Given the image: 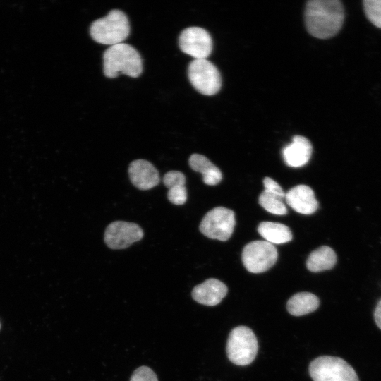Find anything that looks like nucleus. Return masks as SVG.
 Returning a JSON list of instances; mask_svg holds the SVG:
<instances>
[{"label": "nucleus", "instance_id": "obj_6", "mask_svg": "<svg viewBox=\"0 0 381 381\" xmlns=\"http://www.w3.org/2000/svg\"><path fill=\"white\" fill-rule=\"evenodd\" d=\"M188 76L193 87L205 95H213L222 85L220 73L207 59H194L188 65Z\"/></svg>", "mask_w": 381, "mask_h": 381}, {"label": "nucleus", "instance_id": "obj_24", "mask_svg": "<svg viewBox=\"0 0 381 381\" xmlns=\"http://www.w3.org/2000/svg\"><path fill=\"white\" fill-rule=\"evenodd\" d=\"M374 320L378 328L381 329V298L375 308Z\"/></svg>", "mask_w": 381, "mask_h": 381}, {"label": "nucleus", "instance_id": "obj_13", "mask_svg": "<svg viewBox=\"0 0 381 381\" xmlns=\"http://www.w3.org/2000/svg\"><path fill=\"white\" fill-rule=\"evenodd\" d=\"M227 291V286L222 282L210 278L193 288L192 297L200 304L213 306L222 301Z\"/></svg>", "mask_w": 381, "mask_h": 381}, {"label": "nucleus", "instance_id": "obj_12", "mask_svg": "<svg viewBox=\"0 0 381 381\" xmlns=\"http://www.w3.org/2000/svg\"><path fill=\"white\" fill-rule=\"evenodd\" d=\"M287 204L296 212L303 214H311L318 208V202L314 192L306 185H298L285 193Z\"/></svg>", "mask_w": 381, "mask_h": 381}, {"label": "nucleus", "instance_id": "obj_11", "mask_svg": "<svg viewBox=\"0 0 381 381\" xmlns=\"http://www.w3.org/2000/svg\"><path fill=\"white\" fill-rule=\"evenodd\" d=\"M128 174L133 185L143 190L154 188L160 181L157 169L151 162L143 159L131 162Z\"/></svg>", "mask_w": 381, "mask_h": 381}, {"label": "nucleus", "instance_id": "obj_19", "mask_svg": "<svg viewBox=\"0 0 381 381\" xmlns=\"http://www.w3.org/2000/svg\"><path fill=\"white\" fill-rule=\"evenodd\" d=\"M258 233L265 241L272 244H282L292 239L290 229L281 223L262 222L258 228Z\"/></svg>", "mask_w": 381, "mask_h": 381}, {"label": "nucleus", "instance_id": "obj_8", "mask_svg": "<svg viewBox=\"0 0 381 381\" xmlns=\"http://www.w3.org/2000/svg\"><path fill=\"white\" fill-rule=\"evenodd\" d=\"M278 253L272 243L265 241L248 243L242 251V262L246 270L252 273L268 270L277 262Z\"/></svg>", "mask_w": 381, "mask_h": 381}, {"label": "nucleus", "instance_id": "obj_4", "mask_svg": "<svg viewBox=\"0 0 381 381\" xmlns=\"http://www.w3.org/2000/svg\"><path fill=\"white\" fill-rule=\"evenodd\" d=\"M258 344L254 332L246 326L234 328L228 337L226 353L229 361L238 365H247L255 358Z\"/></svg>", "mask_w": 381, "mask_h": 381}, {"label": "nucleus", "instance_id": "obj_14", "mask_svg": "<svg viewBox=\"0 0 381 381\" xmlns=\"http://www.w3.org/2000/svg\"><path fill=\"white\" fill-rule=\"evenodd\" d=\"M311 154V143L301 135L294 136L292 142L282 150L284 161L291 167H300L307 164Z\"/></svg>", "mask_w": 381, "mask_h": 381}, {"label": "nucleus", "instance_id": "obj_9", "mask_svg": "<svg viewBox=\"0 0 381 381\" xmlns=\"http://www.w3.org/2000/svg\"><path fill=\"white\" fill-rule=\"evenodd\" d=\"M180 49L195 59H206L212 50V40L209 32L200 27L183 30L179 37Z\"/></svg>", "mask_w": 381, "mask_h": 381}, {"label": "nucleus", "instance_id": "obj_15", "mask_svg": "<svg viewBox=\"0 0 381 381\" xmlns=\"http://www.w3.org/2000/svg\"><path fill=\"white\" fill-rule=\"evenodd\" d=\"M186 181L185 175L179 171L171 170L164 174L163 183L169 189L167 198L171 203L181 205L186 202Z\"/></svg>", "mask_w": 381, "mask_h": 381}, {"label": "nucleus", "instance_id": "obj_18", "mask_svg": "<svg viewBox=\"0 0 381 381\" xmlns=\"http://www.w3.org/2000/svg\"><path fill=\"white\" fill-rule=\"evenodd\" d=\"M336 262L335 252L330 247L323 246L310 253L306 267L310 272H318L332 269Z\"/></svg>", "mask_w": 381, "mask_h": 381}, {"label": "nucleus", "instance_id": "obj_17", "mask_svg": "<svg viewBox=\"0 0 381 381\" xmlns=\"http://www.w3.org/2000/svg\"><path fill=\"white\" fill-rule=\"evenodd\" d=\"M319 305L318 296L310 292H300L289 299L286 308L291 315L301 316L316 310Z\"/></svg>", "mask_w": 381, "mask_h": 381}, {"label": "nucleus", "instance_id": "obj_3", "mask_svg": "<svg viewBox=\"0 0 381 381\" xmlns=\"http://www.w3.org/2000/svg\"><path fill=\"white\" fill-rule=\"evenodd\" d=\"M90 33L99 44L112 46L122 43L130 33L128 17L120 10H111L106 16L92 23Z\"/></svg>", "mask_w": 381, "mask_h": 381}, {"label": "nucleus", "instance_id": "obj_5", "mask_svg": "<svg viewBox=\"0 0 381 381\" xmlns=\"http://www.w3.org/2000/svg\"><path fill=\"white\" fill-rule=\"evenodd\" d=\"M309 373L313 381H359L358 377L345 360L322 356L312 361Z\"/></svg>", "mask_w": 381, "mask_h": 381}, {"label": "nucleus", "instance_id": "obj_20", "mask_svg": "<svg viewBox=\"0 0 381 381\" xmlns=\"http://www.w3.org/2000/svg\"><path fill=\"white\" fill-rule=\"evenodd\" d=\"M282 198L266 191H262L259 196L260 205L270 213L284 215L287 213V209Z\"/></svg>", "mask_w": 381, "mask_h": 381}, {"label": "nucleus", "instance_id": "obj_25", "mask_svg": "<svg viewBox=\"0 0 381 381\" xmlns=\"http://www.w3.org/2000/svg\"><path fill=\"white\" fill-rule=\"evenodd\" d=\"M0 328H1V325H0Z\"/></svg>", "mask_w": 381, "mask_h": 381}, {"label": "nucleus", "instance_id": "obj_22", "mask_svg": "<svg viewBox=\"0 0 381 381\" xmlns=\"http://www.w3.org/2000/svg\"><path fill=\"white\" fill-rule=\"evenodd\" d=\"M130 381H158V379L151 368L147 366H140L133 372Z\"/></svg>", "mask_w": 381, "mask_h": 381}, {"label": "nucleus", "instance_id": "obj_21", "mask_svg": "<svg viewBox=\"0 0 381 381\" xmlns=\"http://www.w3.org/2000/svg\"><path fill=\"white\" fill-rule=\"evenodd\" d=\"M363 8L368 20L376 27L381 28V0H365Z\"/></svg>", "mask_w": 381, "mask_h": 381}, {"label": "nucleus", "instance_id": "obj_2", "mask_svg": "<svg viewBox=\"0 0 381 381\" xmlns=\"http://www.w3.org/2000/svg\"><path fill=\"white\" fill-rule=\"evenodd\" d=\"M103 71L109 78L120 73L137 78L143 71L140 55L133 47L126 43L110 46L103 54Z\"/></svg>", "mask_w": 381, "mask_h": 381}, {"label": "nucleus", "instance_id": "obj_1", "mask_svg": "<svg viewBox=\"0 0 381 381\" xmlns=\"http://www.w3.org/2000/svg\"><path fill=\"white\" fill-rule=\"evenodd\" d=\"M344 13L338 0H310L305 9V23L313 36L326 39L334 36L341 29Z\"/></svg>", "mask_w": 381, "mask_h": 381}, {"label": "nucleus", "instance_id": "obj_23", "mask_svg": "<svg viewBox=\"0 0 381 381\" xmlns=\"http://www.w3.org/2000/svg\"><path fill=\"white\" fill-rule=\"evenodd\" d=\"M265 191L278 197L284 198L285 193L281 186L274 179L270 177H265L263 179Z\"/></svg>", "mask_w": 381, "mask_h": 381}, {"label": "nucleus", "instance_id": "obj_16", "mask_svg": "<svg viewBox=\"0 0 381 381\" xmlns=\"http://www.w3.org/2000/svg\"><path fill=\"white\" fill-rule=\"evenodd\" d=\"M188 163L193 170L202 174L205 184L215 186L221 181L222 175L220 169L205 156L193 154L188 159Z\"/></svg>", "mask_w": 381, "mask_h": 381}, {"label": "nucleus", "instance_id": "obj_10", "mask_svg": "<svg viewBox=\"0 0 381 381\" xmlns=\"http://www.w3.org/2000/svg\"><path fill=\"white\" fill-rule=\"evenodd\" d=\"M143 235V229L135 223L114 221L107 226L104 240L111 249H124L141 240Z\"/></svg>", "mask_w": 381, "mask_h": 381}, {"label": "nucleus", "instance_id": "obj_7", "mask_svg": "<svg viewBox=\"0 0 381 381\" xmlns=\"http://www.w3.org/2000/svg\"><path fill=\"white\" fill-rule=\"evenodd\" d=\"M235 224V214L231 210L217 207L204 216L199 229L209 238L226 241L231 237Z\"/></svg>", "mask_w": 381, "mask_h": 381}]
</instances>
